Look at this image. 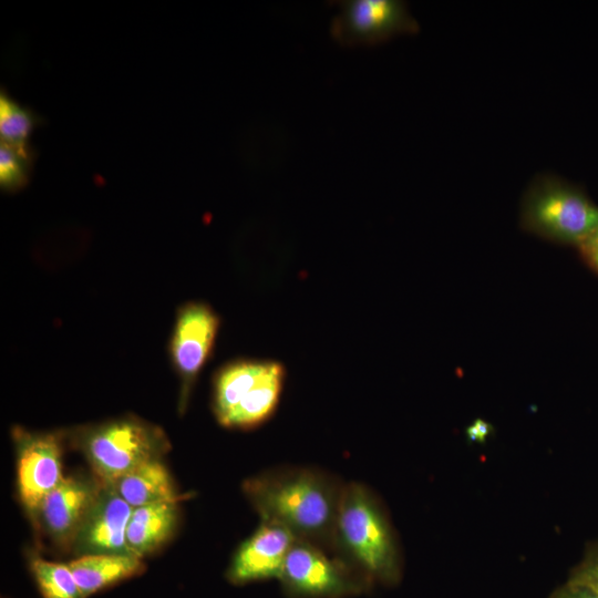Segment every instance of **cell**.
<instances>
[{
	"label": "cell",
	"mask_w": 598,
	"mask_h": 598,
	"mask_svg": "<svg viewBox=\"0 0 598 598\" xmlns=\"http://www.w3.org/2000/svg\"><path fill=\"white\" fill-rule=\"evenodd\" d=\"M344 484L321 468L286 465L247 478L243 489L260 520L279 524L298 539L333 554Z\"/></svg>",
	"instance_id": "1"
},
{
	"label": "cell",
	"mask_w": 598,
	"mask_h": 598,
	"mask_svg": "<svg viewBox=\"0 0 598 598\" xmlns=\"http://www.w3.org/2000/svg\"><path fill=\"white\" fill-rule=\"evenodd\" d=\"M333 554L370 582L395 585L402 577L400 542L381 498L361 482L344 484Z\"/></svg>",
	"instance_id": "2"
},
{
	"label": "cell",
	"mask_w": 598,
	"mask_h": 598,
	"mask_svg": "<svg viewBox=\"0 0 598 598\" xmlns=\"http://www.w3.org/2000/svg\"><path fill=\"white\" fill-rule=\"evenodd\" d=\"M519 221L528 234L576 247L598 226V205L579 185L551 173L538 174L523 195Z\"/></svg>",
	"instance_id": "3"
},
{
	"label": "cell",
	"mask_w": 598,
	"mask_h": 598,
	"mask_svg": "<svg viewBox=\"0 0 598 598\" xmlns=\"http://www.w3.org/2000/svg\"><path fill=\"white\" fill-rule=\"evenodd\" d=\"M285 368L272 360L238 359L219 368L213 383V410L219 424L252 429L275 413Z\"/></svg>",
	"instance_id": "4"
},
{
	"label": "cell",
	"mask_w": 598,
	"mask_h": 598,
	"mask_svg": "<svg viewBox=\"0 0 598 598\" xmlns=\"http://www.w3.org/2000/svg\"><path fill=\"white\" fill-rule=\"evenodd\" d=\"M72 440L87 457L100 482L109 485L137 466L159 458L168 448L161 427L135 416L78 427Z\"/></svg>",
	"instance_id": "5"
},
{
	"label": "cell",
	"mask_w": 598,
	"mask_h": 598,
	"mask_svg": "<svg viewBox=\"0 0 598 598\" xmlns=\"http://www.w3.org/2000/svg\"><path fill=\"white\" fill-rule=\"evenodd\" d=\"M278 579L291 598H342L360 594L370 584L340 557L298 538Z\"/></svg>",
	"instance_id": "6"
},
{
	"label": "cell",
	"mask_w": 598,
	"mask_h": 598,
	"mask_svg": "<svg viewBox=\"0 0 598 598\" xmlns=\"http://www.w3.org/2000/svg\"><path fill=\"white\" fill-rule=\"evenodd\" d=\"M339 12L330 23L332 39L342 47H372L420 30L406 2L401 0L337 1Z\"/></svg>",
	"instance_id": "7"
},
{
	"label": "cell",
	"mask_w": 598,
	"mask_h": 598,
	"mask_svg": "<svg viewBox=\"0 0 598 598\" xmlns=\"http://www.w3.org/2000/svg\"><path fill=\"white\" fill-rule=\"evenodd\" d=\"M219 323L218 315L202 301H188L177 310L169 354L181 379V412L187 404L198 373L213 352Z\"/></svg>",
	"instance_id": "8"
},
{
	"label": "cell",
	"mask_w": 598,
	"mask_h": 598,
	"mask_svg": "<svg viewBox=\"0 0 598 598\" xmlns=\"http://www.w3.org/2000/svg\"><path fill=\"white\" fill-rule=\"evenodd\" d=\"M18 446V489L23 506L38 518L45 496L64 478L61 471V436L14 429Z\"/></svg>",
	"instance_id": "9"
},
{
	"label": "cell",
	"mask_w": 598,
	"mask_h": 598,
	"mask_svg": "<svg viewBox=\"0 0 598 598\" xmlns=\"http://www.w3.org/2000/svg\"><path fill=\"white\" fill-rule=\"evenodd\" d=\"M297 537L286 527L260 520L250 537L235 551L226 573L234 585L279 578Z\"/></svg>",
	"instance_id": "10"
},
{
	"label": "cell",
	"mask_w": 598,
	"mask_h": 598,
	"mask_svg": "<svg viewBox=\"0 0 598 598\" xmlns=\"http://www.w3.org/2000/svg\"><path fill=\"white\" fill-rule=\"evenodd\" d=\"M102 483L82 477H64L43 499L38 517L52 540L72 548L93 506Z\"/></svg>",
	"instance_id": "11"
},
{
	"label": "cell",
	"mask_w": 598,
	"mask_h": 598,
	"mask_svg": "<svg viewBox=\"0 0 598 598\" xmlns=\"http://www.w3.org/2000/svg\"><path fill=\"white\" fill-rule=\"evenodd\" d=\"M133 512L112 485H101L74 542V551L87 554L133 555L127 546L126 529Z\"/></svg>",
	"instance_id": "12"
},
{
	"label": "cell",
	"mask_w": 598,
	"mask_h": 598,
	"mask_svg": "<svg viewBox=\"0 0 598 598\" xmlns=\"http://www.w3.org/2000/svg\"><path fill=\"white\" fill-rule=\"evenodd\" d=\"M82 598L142 574V558L125 554H87L69 563Z\"/></svg>",
	"instance_id": "13"
},
{
	"label": "cell",
	"mask_w": 598,
	"mask_h": 598,
	"mask_svg": "<svg viewBox=\"0 0 598 598\" xmlns=\"http://www.w3.org/2000/svg\"><path fill=\"white\" fill-rule=\"evenodd\" d=\"M177 524L176 502H163L133 508L126 542L140 558L153 553L173 535Z\"/></svg>",
	"instance_id": "14"
},
{
	"label": "cell",
	"mask_w": 598,
	"mask_h": 598,
	"mask_svg": "<svg viewBox=\"0 0 598 598\" xmlns=\"http://www.w3.org/2000/svg\"><path fill=\"white\" fill-rule=\"evenodd\" d=\"M112 486L133 508L163 502H176L167 468L159 458L148 461L116 480Z\"/></svg>",
	"instance_id": "15"
},
{
	"label": "cell",
	"mask_w": 598,
	"mask_h": 598,
	"mask_svg": "<svg viewBox=\"0 0 598 598\" xmlns=\"http://www.w3.org/2000/svg\"><path fill=\"white\" fill-rule=\"evenodd\" d=\"M30 569L42 598H82L69 563L32 557Z\"/></svg>",
	"instance_id": "16"
},
{
	"label": "cell",
	"mask_w": 598,
	"mask_h": 598,
	"mask_svg": "<svg viewBox=\"0 0 598 598\" xmlns=\"http://www.w3.org/2000/svg\"><path fill=\"white\" fill-rule=\"evenodd\" d=\"M32 112L11 99L6 92L0 95L1 143L28 147V140L35 126Z\"/></svg>",
	"instance_id": "17"
},
{
	"label": "cell",
	"mask_w": 598,
	"mask_h": 598,
	"mask_svg": "<svg viewBox=\"0 0 598 598\" xmlns=\"http://www.w3.org/2000/svg\"><path fill=\"white\" fill-rule=\"evenodd\" d=\"M31 172V152L28 147L0 144V185L7 192L23 187Z\"/></svg>",
	"instance_id": "18"
},
{
	"label": "cell",
	"mask_w": 598,
	"mask_h": 598,
	"mask_svg": "<svg viewBox=\"0 0 598 598\" xmlns=\"http://www.w3.org/2000/svg\"><path fill=\"white\" fill-rule=\"evenodd\" d=\"M567 581L598 594V539L586 545L581 559L569 571Z\"/></svg>",
	"instance_id": "19"
},
{
	"label": "cell",
	"mask_w": 598,
	"mask_h": 598,
	"mask_svg": "<svg viewBox=\"0 0 598 598\" xmlns=\"http://www.w3.org/2000/svg\"><path fill=\"white\" fill-rule=\"evenodd\" d=\"M576 248L582 262L598 275V226Z\"/></svg>",
	"instance_id": "20"
},
{
	"label": "cell",
	"mask_w": 598,
	"mask_h": 598,
	"mask_svg": "<svg viewBox=\"0 0 598 598\" xmlns=\"http://www.w3.org/2000/svg\"><path fill=\"white\" fill-rule=\"evenodd\" d=\"M549 598H598V594L579 585L568 582L556 587Z\"/></svg>",
	"instance_id": "21"
},
{
	"label": "cell",
	"mask_w": 598,
	"mask_h": 598,
	"mask_svg": "<svg viewBox=\"0 0 598 598\" xmlns=\"http://www.w3.org/2000/svg\"><path fill=\"white\" fill-rule=\"evenodd\" d=\"M494 432L493 425L483 420H474L465 430L467 440L472 443H484Z\"/></svg>",
	"instance_id": "22"
}]
</instances>
